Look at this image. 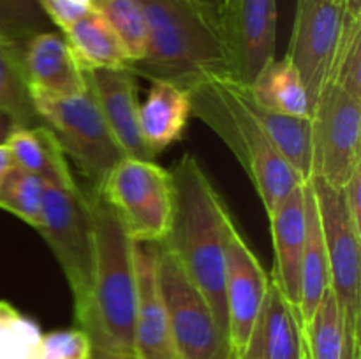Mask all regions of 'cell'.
<instances>
[{
	"mask_svg": "<svg viewBox=\"0 0 361 359\" xmlns=\"http://www.w3.org/2000/svg\"><path fill=\"white\" fill-rule=\"evenodd\" d=\"M42 123L55 134L63 153L69 155L90 183L99 190L108 172L122 160V148L116 144L90 87L73 97L32 95Z\"/></svg>",
	"mask_w": 361,
	"mask_h": 359,
	"instance_id": "cell-6",
	"label": "cell"
},
{
	"mask_svg": "<svg viewBox=\"0 0 361 359\" xmlns=\"http://www.w3.org/2000/svg\"><path fill=\"white\" fill-rule=\"evenodd\" d=\"M147 53L127 69L150 81L185 88L210 74H231L219 16L196 0H140Z\"/></svg>",
	"mask_w": 361,
	"mask_h": 359,
	"instance_id": "cell-4",
	"label": "cell"
},
{
	"mask_svg": "<svg viewBox=\"0 0 361 359\" xmlns=\"http://www.w3.org/2000/svg\"><path fill=\"white\" fill-rule=\"evenodd\" d=\"M159 282L176 359H233L210 303L164 243H159Z\"/></svg>",
	"mask_w": 361,
	"mask_h": 359,
	"instance_id": "cell-9",
	"label": "cell"
},
{
	"mask_svg": "<svg viewBox=\"0 0 361 359\" xmlns=\"http://www.w3.org/2000/svg\"><path fill=\"white\" fill-rule=\"evenodd\" d=\"M134 260L137 278L134 354L141 359H176L159 282V243L134 241Z\"/></svg>",
	"mask_w": 361,
	"mask_h": 359,
	"instance_id": "cell-14",
	"label": "cell"
},
{
	"mask_svg": "<svg viewBox=\"0 0 361 359\" xmlns=\"http://www.w3.org/2000/svg\"><path fill=\"white\" fill-rule=\"evenodd\" d=\"M171 176L175 185L173 220L168 238L161 243L175 253L210 303L219 326L228 336L224 259L226 224L231 213L192 153H183L176 160Z\"/></svg>",
	"mask_w": 361,
	"mask_h": 359,
	"instance_id": "cell-1",
	"label": "cell"
},
{
	"mask_svg": "<svg viewBox=\"0 0 361 359\" xmlns=\"http://www.w3.org/2000/svg\"><path fill=\"white\" fill-rule=\"evenodd\" d=\"M345 16L361 20V0H342Z\"/></svg>",
	"mask_w": 361,
	"mask_h": 359,
	"instance_id": "cell-37",
	"label": "cell"
},
{
	"mask_svg": "<svg viewBox=\"0 0 361 359\" xmlns=\"http://www.w3.org/2000/svg\"><path fill=\"white\" fill-rule=\"evenodd\" d=\"M196 2L201 4V6H203L204 9L210 11V13H214L215 16H219V21H221V11L222 7H224L226 0H196Z\"/></svg>",
	"mask_w": 361,
	"mask_h": 359,
	"instance_id": "cell-38",
	"label": "cell"
},
{
	"mask_svg": "<svg viewBox=\"0 0 361 359\" xmlns=\"http://www.w3.org/2000/svg\"><path fill=\"white\" fill-rule=\"evenodd\" d=\"M342 25V0H296L295 25L286 58L298 70L312 108L330 80Z\"/></svg>",
	"mask_w": 361,
	"mask_h": 359,
	"instance_id": "cell-11",
	"label": "cell"
},
{
	"mask_svg": "<svg viewBox=\"0 0 361 359\" xmlns=\"http://www.w3.org/2000/svg\"><path fill=\"white\" fill-rule=\"evenodd\" d=\"M309 183L314 190L317 210H319L330 289L337 301L338 313H341L349 354L355 359H360L361 236L353 229L351 220H349L342 189H335L321 178H310Z\"/></svg>",
	"mask_w": 361,
	"mask_h": 359,
	"instance_id": "cell-7",
	"label": "cell"
},
{
	"mask_svg": "<svg viewBox=\"0 0 361 359\" xmlns=\"http://www.w3.org/2000/svg\"><path fill=\"white\" fill-rule=\"evenodd\" d=\"M6 144L13 155L14 165L41 178L46 185L60 189L78 187L62 146L46 125L28 129L18 127L7 137Z\"/></svg>",
	"mask_w": 361,
	"mask_h": 359,
	"instance_id": "cell-19",
	"label": "cell"
},
{
	"mask_svg": "<svg viewBox=\"0 0 361 359\" xmlns=\"http://www.w3.org/2000/svg\"><path fill=\"white\" fill-rule=\"evenodd\" d=\"M90 351V338L80 327L42 334L41 359H88Z\"/></svg>",
	"mask_w": 361,
	"mask_h": 359,
	"instance_id": "cell-31",
	"label": "cell"
},
{
	"mask_svg": "<svg viewBox=\"0 0 361 359\" xmlns=\"http://www.w3.org/2000/svg\"><path fill=\"white\" fill-rule=\"evenodd\" d=\"M13 168H14V160L9 148H7V144H0V187H2L4 180H6V176L9 175Z\"/></svg>",
	"mask_w": 361,
	"mask_h": 359,
	"instance_id": "cell-34",
	"label": "cell"
},
{
	"mask_svg": "<svg viewBox=\"0 0 361 359\" xmlns=\"http://www.w3.org/2000/svg\"><path fill=\"white\" fill-rule=\"evenodd\" d=\"M88 359H122V354L115 351H109L106 347H97V345H92V351Z\"/></svg>",
	"mask_w": 361,
	"mask_h": 359,
	"instance_id": "cell-36",
	"label": "cell"
},
{
	"mask_svg": "<svg viewBox=\"0 0 361 359\" xmlns=\"http://www.w3.org/2000/svg\"><path fill=\"white\" fill-rule=\"evenodd\" d=\"M236 359H307L302 317L274 282H270L249 341Z\"/></svg>",
	"mask_w": 361,
	"mask_h": 359,
	"instance_id": "cell-18",
	"label": "cell"
},
{
	"mask_svg": "<svg viewBox=\"0 0 361 359\" xmlns=\"http://www.w3.org/2000/svg\"><path fill=\"white\" fill-rule=\"evenodd\" d=\"M250 104L281 157L302 178V182H309L312 178V120L310 116L284 115V113L264 109L254 101L252 94H250Z\"/></svg>",
	"mask_w": 361,
	"mask_h": 359,
	"instance_id": "cell-23",
	"label": "cell"
},
{
	"mask_svg": "<svg viewBox=\"0 0 361 359\" xmlns=\"http://www.w3.org/2000/svg\"><path fill=\"white\" fill-rule=\"evenodd\" d=\"M270 277L245 241L233 217L226 224L224 294L228 313V336L233 359L249 341L256 317L267 298Z\"/></svg>",
	"mask_w": 361,
	"mask_h": 359,
	"instance_id": "cell-12",
	"label": "cell"
},
{
	"mask_svg": "<svg viewBox=\"0 0 361 359\" xmlns=\"http://www.w3.org/2000/svg\"><path fill=\"white\" fill-rule=\"evenodd\" d=\"M80 4H83V6L87 7H94V0H78Z\"/></svg>",
	"mask_w": 361,
	"mask_h": 359,
	"instance_id": "cell-40",
	"label": "cell"
},
{
	"mask_svg": "<svg viewBox=\"0 0 361 359\" xmlns=\"http://www.w3.org/2000/svg\"><path fill=\"white\" fill-rule=\"evenodd\" d=\"M249 88L252 99L261 108L284 115H312V106L302 77L286 56L270 60Z\"/></svg>",
	"mask_w": 361,
	"mask_h": 359,
	"instance_id": "cell-24",
	"label": "cell"
},
{
	"mask_svg": "<svg viewBox=\"0 0 361 359\" xmlns=\"http://www.w3.org/2000/svg\"><path fill=\"white\" fill-rule=\"evenodd\" d=\"M23 65L32 95L73 97L88 92L87 69L62 34L46 30L28 39L23 46Z\"/></svg>",
	"mask_w": 361,
	"mask_h": 359,
	"instance_id": "cell-16",
	"label": "cell"
},
{
	"mask_svg": "<svg viewBox=\"0 0 361 359\" xmlns=\"http://www.w3.org/2000/svg\"><path fill=\"white\" fill-rule=\"evenodd\" d=\"M44 194L46 183L41 178L14 165L0 187V210L9 211L37 231L42 220Z\"/></svg>",
	"mask_w": 361,
	"mask_h": 359,
	"instance_id": "cell-28",
	"label": "cell"
},
{
	"mask_svg": "<svg viewBox=\"0 0 361 359\" xmlns=\"http://www.w3.org/2000/svg\"><path fill=\"white\" fill-rule=\"evenodd\" d=\"M62 35L87 70L129 67L130 60L122 42L95 9L66 28Z\"/></svg>",
	"mask_w": 361,
	"mask_h": 359,
	"instance_id": "cell-22",
	"label": "cell"
},
{
	"mask_svg": "<svg viewBox=\"0 0 361 359\" xmlns=\"http://www.w3.org/2000/svg\"><path fill=\"white\" fill-rule=\"evenodd\" d=\"M342 197L353 229L361 236V164L356 165L348 183L342 187Z\"/></svg>",
	"mask_w": 361,
	"mask_h": 359,
	"instance_id": "cell-33",
	"label": "cell"
},
{
	"mask_svg": "<svg viewBox=\"0 0 361 359\" xmlns=\"http://www.w3.org/2000/svg\"><path fill=\"white\" fill-rule=\"evenodd\" d=\"M136 243H161L168 238L175 206L171 171L154 160L123 157L99 187Z\"/></svg>",
	"mask_w": 361,
	"mask_h": 359,
	"instance_id": "cell-5",
	"label": "cell"
},
{
	"mask_svg": "<svg viewBox=\"0 0 361 359\" xmlns=\"http://www.w3.org/2000/svg\"><path fill=\"white\" fill-rule=\"evenodd\" d=\"M59 260L69 284L74 315L90 303L94 225L88 192L80 185L73 189L46 185L42 220L37 229Z\"/></svg>",
	"mask_w": 361,
	"mask_h": 359,
	"instance_id": "cell-8",
	"label": "cell"
},
{
	"mask_svg": "<svg viewBox=\"0 0 361 359\" xmlns=\"http://www.w3.org/2000/svg\"><path fill=\"white\" fill-rule=\"evenodd\" d=\"M305 246H303L302 271H300V317L305 324L323 299L324 292L330 287L328 280V260L324 248L323 227H321L319 210H317L316 196L305 183Z\"/></svg>",
	"mask_w": 361,
	"mask_h": 359,
	"instance_id": "cell-21",
	"label": "cell"
},
{
	"mask_svg": "<svg viewBox=\"0 0 361 359\" xmlns=\"http://www.w3.org/2000/svg\"><path fill=\"white\" fill-rule=\"evenodd\" d=\"M0 108L18 127L44 125L35 109L23 65V46L0 35Z\"/></svg>",
	"mask_w": 361,
	"mask_h": 359,
	"instance_id": "cell-25",
	"label": "cell"
},
{
	"mask_svg": "<svg viewBox=\"0 0 361 359\" xmlns=\"http://www.w3.org/2000/svg\"><path fill=\"white\" fill-rule=\"evenodd\" d=\"M39 4L49 23L56 25L62 32L94 9L83 6L78 0H39Z\"/></svg>",
	"mask_w": 361,
	"mask_h": 359,
	"instance_id": "cell-32",
	"label": "cell"
},
{
	"mask_svg": "<svg viewBox=\"0 0 361 359\" xmlns=\"http://www.w3.org/2000/svg\"><path fill=\"white\" fill-rule=\"evenodd\" d=\"M270 217L271 243H274V275L271 282L289 303L300 308V271L305 246V183L284 197ZM300 313V312H298Z\"/></svg>",
	"mask_w": 361,
	"mask_h": 359,
	"instance_id": "cell-17",
	"label": "cell"
},
{
	"mask_svg": "<svg viewBox=\"0 0 361 359\" xmlns=\"http://www.w3.org/2000/svg\"><path fill=\"white\" fill-rule=\"evenodd\" d=\"M39 0H0V35L25 46L28 39L49 30Z\"/></svg>",
	"mask_w": 361,
	"mask_h": 359,
	"instance_id": "cell-30",
	"label": "cell"
},
{
	"mask_svg": "<svg viewBox=\"0 0 361 359\" xmlns=\"http://www.w3.org/2000/svg\"><path fill=\"white\" fill-rule=\"evenodd\" d=\"M42 331L9 301H0V359H41Z\"/></svg>",
	"mask_w": 361,
	"mask_h": 359,
	"instance_id": "cell-29",
	"label": "cell"
},
{
	"mask_svg": "<svg viewBox=\"0 0 361 359\" xmlns=\"http://www.w3.org/2000/svg\"><path fill=\"white\" fill-rule=\"evenodd\" d=\"M190 116L189 95L171 81H154L140 104V127L147 146L155 155L183 136Z\"/></svg>",
	"mask_w": 361,
	"mask_h": 359,
	"instance_id": "cell-20",
	"label": "cell"
},
{
	"mask_svg": "<svg viewBox=\"0 0 361 359\" xmlns=\"http://www.w3.org/2000/svg\"><path fill=\"white\" fill-rule=\"evenodd\" d=\"M94 9L108 21L122 42L130 63L147 53V21L140 0H94Z\"/></svg>",
	"mask_w": 361,
	"mask_h": 359,
	"instance_id": "cell-27",
	"label": "cell"
},
{
	"mask_svg": "<svg viewBox=\"0 0 361 359\" xmlns=\"http://www.w3.org/2000/svg\"><path fill=\"white\" fill-rule=\"evenodd\" d=\"M303 340L307 359H355L349 354L341 313L330 287L303 324Z\"/></svg>",
	"mask_w": 361,
	"mask_h": 359,
	"instance_id": "cell-26",
	"label": "cell"
},
{
	"mask_svg": "<svg viewBox=\"0 0 361 359\" xmlns=\"http://www.w3.org/2000/svg\"><path fill=\"white\" fill-rule=\"evenodd\" d=\"M312 178L335 189L361 164V99L328 81L312 108Z\"/></svg>",
	"mask_w": 361,
	"mask_h": 359,
	"instance_id": "cell-10",
	"label": "cell"
},
{
	"mask_svg": "<svg viewBox=\"0 0 361 359\" xmlns=\"http://www.w3.org/2000/svg\"><path fill=\"white\" fill-rule=\"evenodd\" d=\"M221 32L231 74L250 84L275 58L277 0H226Z\"/></svg>",
	"mask_w": 361,
	"mask_h": 359,
	"instance_id": "cell-13",
	"label": "cell"
},
{
	"mask_svg": "<svg viewBox=\"0 0 361 359\" xmlns=\"http://www.w3.org/2000/svg\"><path fill=\"white\" fill-rule=\"evenodd\" d=\"M18 129V125L14 123V120L0 108V144H6L7 137L13 134V130Z\"/></svg>",
	"mask_w": 361,
	"mask_h": 359,
	"instance_id": "cell-35",
	"label": "cell"
},
{
	"mask_svg": "<svg viewBox=\"0 0 361 359\" xmlns=\"http://www.w3.org/2000/svg\"><path fill=\"white\" fill-rule=\"evenodd\" d=\"M190 115L210 127L231 150L249 176L267 213H270L302 178L281 157L250 104L249 84L233 74H210L185 87Z\"/></svg>",
	"mask_w": 361,
	"mask_h": 359,
	"instance_id": "cell-2",
	"label": "cell"
},
{
	"mask_svg": "<svg viewBox=\"0 0 361 359\" xmlns=\"http://www.w3.org/2000/svg\"><path fill=\"white\" fill-rule=\"evenodd\" d=\"M92 95L126 157L154 160L140 127V101L134 74L129 69L87 70Z\"/></svg>",
	"mask_w": 361,
	"mask_h": 359,
	"instance_id": "cell-15",
	"label": "cell"
},
{
	"mask_svg": "<svg viewBox=\"0 0 361 359\" xmlns=\"http://www.w3.org/2000/svg\"><path fill=\"white\" fill-rule=\"evenodd\" d=\"M122 359H141V358L133 352V354H122Z\"/></svg>",
	"mask_w": 361,
	"mask_h": 359,
	"instance_id": "cell-39",
	"label": "cell"
},
{
	"mask_svg": "<svg viewBox=\"0 0 361 359\" xmlns=\"http://www.w3.org/2000/svg\"><path fill=\"white\" fill-rule=\"evenodd\" d=\"M88 201L94 225L90 303L74 319L92 345L133 354L137 291L134 241L99 192L88 190Z\"/></svg>",
	"mask_w": 361,
	"mask_h": 359,
	"instance_id": "cell-3",
	"label": "cell"
}]
</instances>
